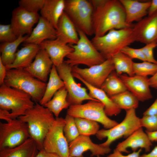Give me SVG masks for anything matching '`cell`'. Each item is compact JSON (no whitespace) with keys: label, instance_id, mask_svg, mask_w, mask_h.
<instances>
[{"label":"cell","instance_id":"cell-35","mask_svg":"<svg viewBox=\"0 0 157 157\" xmlns=\"http://www.w3.org/2000/svg\"><path fill=\"white\" fill-rule=\"evenodd\" d=\"M65 119V124L63 131L66 140L69 144L77 138L80 134L74 117L67 114Z\"/></svg>","mask_w":157,"mask_h":157},{"label":"cell","instance_id":"cell-12","mask_svg":"<svg viewBox=\"0 0 157 157\" xmlns=\"http://www.w3.org/2000/svg\"><path fill=\"white\" fill-rule=\"evenodd\" d=\"M56 67L67 91V100L69 106L81 104L85 100H98L90 97L85 88L81 87L80 84L76 82L72 74L71 67L64 61L61 65Z\"/></svg>","mask_w":157,"mask_h":157},{"label":"cell","instance_id":"cell-13","mask_svg":"<svg viewBox=\"0 0 157 157\" xmlns=\"http://www.w3.org/2000/svg\"><path fill=\"white\" fill-rule=\"evenodd\" d=\"M71 69L72 72L78 74L86 82L99 88L110 74L115 70L111 58L88 68H82L76 66L72 67Z\"/></svg>","mask_w":157,"mask_h":157},{"label":"cell","instance_id":"cell-5","mask_svg":"<svg viewBox=\"0 0 157 157\" xmlns=\"http://www.w3.org/2000/svg\"><path fill=\"white\" fill-rule=\"evenodd\" d=\"M35 104L28 93L4 84L0 85V109L10 110L9 117L11 119H17L24 115Z\"/></svg>","mask_w":157,"mask_h":157},{"label":"cell","instance_id":"cell-29","mask_svg":"<svg viewBox=\"0 0 157 157\" xmlns=\"http://www.w3.org/2000/svg\"><path fill=\"white\" fill-rule=\"evenodd\" d=\"M27 37L20 36L13 41L2 42L1 44L0 59L6 67L9 66L13 63L15 58L18 47L22 43L24 42Z\"/></svg>","mask_w":157,"mask_h":157},{"label":"cell","instance_id":"cell-10","mask_svg":"<svg viewBox=\"0 0 157 157\" xmlns=\"http://www.w3.org/2000/svg\"><path fill=\"white\" fill-rule=\"evenodd\" d=\"M30 138L27 124L20 119L0 122V149L15 147Z\"/></svg>","mask_w":157,"mask_h":157},{"label":"cell","instance_id":"cell-32","mask_svg":"<svg viewBox=\"0 0 157 157\" xmlns=\"http://www.w3.org/2000/svg\"><path fill=\"white\" fill-rule=\"evenodd\" d=\"M115 70L119 76L125 73L129 76L135 75L133 70V62L132 59L121 52H118L111 58Z\"/></svg>","mask_w":157,"mask_h":157},{"label":"cell","instance_id":"cell-21","mask_svg":"<svg viewBox=\"0 0 157 157\" xmlns=\"http://www.w3.org/2000/svg\"><path fill=\"white\" fill-rule=\"evenodd\" d=\"M56 38V29L47 20L40 16L36 26L24 42L39 45L44 41Z\"/></svg>","mask_w":157,"mask_h":157},{"label":"cell","instance_id":"cell-18","mask_svg":"<svg viewBox=\"0 0 157 157\" xmlns=\"http://www.w3.org/2000/svg\"><path fill=\"white\" fill-rule=\"evenodd\" d=\"M152 145V142L147 134L141 127L134 132L123 141L119 143L115 149L121 153H128V150L131 148L133 151L139 149H143L145 152H149Z\"/></svg>","mask_w":157,"mask_h":157},{"label":"cell","instance_id":"cell-3","mask_svg":"<svg viewBox=\"0 0 157 157\" xmlns=\"http://www.w3.org/2000/svg\"><path fill=\"white\" fill-rule=\"evenodd\" d=\"M133 27L111 30L102 36H94L91 42L106 60L111 58L123 48L135 41Z\"/></svg>","mask_w":157,"mask_h":157},{"label":"cell","instance_id":"cell-24","mask_svg":"<svg viewBox=\"0 0 157 157\" xmlns=\"http://www.w3.org/2000/svg\"><path fill=\"white\" fill-rule=\"evenodd\" d=\"M56 30V38L66 44H76L78 41L79 38L77 29L64 12L60 19Z\"/></svg>","mask_w":157,"mask_h":157},{"label":"cell","instance_id":"cell-37","mask_svg":"<svg viewBox=\"0 0 157 157\" xmlns=\"http://www.w3.org/2000/svg\"><path fill=\"white\" fill-rule=\"evenodd\" d=\"M10 24L0 25V41L2 42H10L17 38Z\"/></svg>","mask_w":157,"mask_h":157},{"label":"cell","instance_id":"cell-22","mask_svg":"<svg viewBox=\"0 0 157 157\" xmlns=\"http://www.w3.org/2000/svg\"><path fill=\"white\" fill-rule=\"evenodd\" d=\"M119 1L125 11L126 22L129 25H133V22H138L148 15L151 1L143 2L137 0Z\"/></svg>","mask_w":157,"mask_h":157},{"label":"cell","instance_id":"cell-45","mask_svg":"<svg viewBox=\"0 0 157 157\" xmlns=\"http://www.w3.org/2000/svg\"><path fill=\"white\" fill-rule=\"evenodd\" d=\"M36 157H60L58 155L46 151L44 149L39 151Z\"/></svg>","mask_w":157,"mask_h":157},{"label":"cell","instance_id":"cell-8","mask_svg":"<svg viewBox=\"0 0 157 157\" xmlns=\"http://www.w3.org/2000/svg\"><path fill=\"white\" fill-rule=\"evenodd\" d=\"M141 127L140 118L136 115L135 109L126 110L125 117L120 123L109 129L99 130L96 135L99 140L106 138L104 142L100 144L104 147H110L115 140L122 138H126Z\"/></svg>","mask_w":157,"mask_h":157},{"label":"cell","instance_id":"cell-11","mask_svg":"<svg viewBox=\"0 0 157 157\" xmlns=\"http://www.w3.org/2000/svg\"><path fill=\"white\" fill-rule=\"evenodd\" d=\"M65 118L56 117L55 121L46 135L43 144V149L55 154L60 157H68L69 144L65 136L63 128Z\"/></svg>","mask_w":157,"mask_h":157},{"label":"cell","instance_id":"cell-47","mask_svg":"<svg viewBox=\"0 0 157 157\" xmlns=\"http://www.w3.org/2000/svg\"><path fill=\"white\" fill-rule=\"evenodd\" d=\"M10 112L7 110L0 109V119L4 120L6 122L10 121L11 119L9 117Z\"/></svg>","mask_w":157,"mask_h":157},{"label":"cell","instance_id":"cell-4","mask_svg":"<svg viewBox=\"0 0 157 157\" xmlns=\"http://www.w3.org/2000/svg\"><path fill=\"white\" fill-rule=\"evenodd\" d=\"M4 84L28 93L35 103H39L42 99L47 85L22 69L7 70Z\"/></svg>","mask_w":157,"mask_h":157},{"label":"cell","instance_id":"cell-30","mask_svg":"<svg viewBox=\"0 0 157 157\" xmlns=\"http://www.w3.org/2000/svg\"><path fill=\"white\" fill-rule=\"evenodd\" d=\"M68 92L65 86L59 89L52 98L44 106L48 108L56 117L62 110L68 108L69 105L67 101Z\"/></svg>","mask_w":157,"mask_h":157},{"label":"cell","instance_id":"cell-31","mask_svg":"<svg viewBox=\"0 0 157 157\" xmlns=\"http://www.w3.org/2000/svg\"><path fill=\"white\" fill-rule=\"evenodd\" d=\"M100 88L110 97L127 90L124 84L115 70L108 75Z\"/></svg>","mask_w":157,"mask_h":157},{"label":"cell","instance_id":"cell-17","mask_svg":"<svg viewBox=\"0 0 157 157\" xmlns=\"http://www.w3.org/2000/svg\"><path fill=\"white\" fill-rule=\"evenodd\" d=\"M119 76L127 90L133 94L139 101L144 102L153 98L148 77L135 75L129 76L125 74Z\"/></svg>","mask_w":157,"mask_h":157},{"label":"cell","instance_id":"cell-36","mask_svg":"<svg viewBox=\"0 0 157 157\" xmlns=\"http://www.w3.org/2000/svg\"><path fill=\"white\" fill-rule=\"evenodd\" d=\"M133 70L135 75L144 77L154 75L157 71V64L147 61L133 63Z\"/></svg>","mask_w":157,"mask_h":157},{"label":"cell","instance_id":"cell-19","mask_svg":"<svg viewBox=\"0 0 157 157\" xmlns=\"http://www.w3.org/2000/svg\"><path fill=\"white\" fill-rule=\"evenodd\" d=\"M39 46L40 49L45 51L56 67L61 65L64 61V58L74 50L70 45L57 38L44 41Z\"/></svg>","mask_w":157,"mask_h":157},{"label":"cell","instance_id":"cell-44","mask_svg":"<svg viewBox=\"0 0 157 157\" xmlns=\"http://www.w3.org/2000/svg\"><path fill=\"white\" fill-rule=\"evenodd\" d=\"M7 69L6 66L4 65L1 60L0 59V85L4 84L6 77Z\"/></svg>","mask_w":157,"mask_h":157},{"label":"cell","instance_id":"cell-1","mask_svg":"<svg viewBox=\"0 0 157 157\" xmlns=\"http://www.w3.org/2000/svg\"><path fill=\"white\" fill-rule=\"evenodd\" d=\"M94 10L92 25L94 36H102L113 29L133 27L126 22L124 8L117 0H91Z\"/></svg>","mask_w":157,"mask_h":157},{"label":"cell","instance_id":"cell-28","mask_svg":"<svg viewBox=\"0 0 157 157\" xmlns=\"http://www.w3.org/2000/svg\"><path fill=\"white\" fill-rule=\"evenodd\" d=\"M64 86V83L60 78L56 67L53 65L49 74L44 93L39 103L44 106L52 98L59 89Z\"/></svg>","mask_w":157,"mask_h":157},{"label":"cell","instance_id":"cell-16","mask_svg":"<svg viewBox=\"0 0 157 157\" xmlns=\"http://www.w3.org/2000/svg\"><path fill=\"white\" fill-rule=\"evenodd\" d=\"M69 156L72 157H83V153L90 150L91 156H103L109 153L110 147H104L100 144L93 143L90 136L79 135L69 144Z\"/></svg>","mask_w":157,"mask_h":157},{"label":"cell","instance_id":"cell-6","mask_svg":"<svg viewBox=\"0 0 157 157\" xmlns=\"http://www.w3.org/2000/svg\"><path fill=\"white\" fill-rule=\"evenodd\" d=\"M79 40L76 44L70 45L73 51L66 57L64 62L72 67L79 65H84L89 67L100 64L106 60L97 50L88 38L87 35L82 31L77 30Z\"/></svg>","mask_w":157,"mask_h":157},{"label":"cell","instance_id":"cell-50","mask_svg":"<svg viewBox=\"0 0 157 157\" xmlns=\"http://www.w3.org/2000/svg\"><path fill=\"white\" fill-rule=\"evenodd\" d=\"M145 132L152 142H157V131L152 132Z\"/></svg>","mask_w":157,"mask_h":157},{"label":"cell","instance_id":"cell-46","mask_svg":"<svg viewBox=\"0 0 157 157\" xmlns=\"http://www.w3.org/2000/svg\"><path fill=\"white\" fill-rule=\"evenodd\" d=\"M157 12V0L151 1L150 6L148 10V15H151Z\"/></svg>","mask_w":157,"mask_h":157},{"label":"cell","instance_id":"cell-38","mask_svg":"<svg viewBox=\"0 0 157 157\" xmlns=\"http://www.w3.org/2000/svg\"><path fill=\"white\" fill-rule=\"evenodd\" d=\"M141 127H144L147 132H152L157 131V114L143 115L140 118Z\"/></svg>","mask_w":157,"mask_h":157},{"label":"cell","instance_id":"cell-20","mask_svg":"<svg viewBox=\"0 0 157 157\" xmlns=\"http://www.w3.org/2000/svg\"><path fill=\"white\" fill-rule=\"evenodd\" d=\"M53 65L45 51L40 49L34 60L24 69L35 78L46 83Z\"/></svg>","mask_w":157,"mask_h":157},{"label":"cell","instance_id":"cell-51","mask_svg":"<svg viewBox=\"0 0 157 157\" xmlns=\"http://www.w3.org/2000/svg\"><path fill=\"white\" fill-rule=\"evenodd\" d=\"M97 157H101L100 156H97Z\"/></svg>","mask_w":157,"mask_h":157},{"label":"cell","instance_id":"cell-15","mask_svg":"<svg viewBox=\"0 0 157 157\" xmlns=\"http://www.w3.org/2000/svg\"><path fill=\"white\" fill-rule=\"evenodd\" d=\"M135 41L146 44L157 43V12L148 15L133 27Z\"/></svg>","mask_w":157,"mask_h":157},{"label":"cell","instance_id":"cell-42","mask_svg":"<svg viewBox=\"0 0 157 157\" xmlns=\"http://www.w3.org/2000/svg\"><path fill=\"white\" fill-rule=\"evenodd\" d=\"M142 151V149H139L136 151H133L126 155H124L121 152L115 149L113 152L108 155L107 157H140V154Z\"/></svg>","mask_w":157,"mask_h":157},{"label":"cell","instance_id":"cell-40","mask_svg":"<svg viewBox=\"0 0 157 157\" xmlns=\"http://www.w3.org/2000/svg\"><path fill=\"white\" fill-rule=\"evenodd\" d=\"M120 51L132 59L136 58L143 61H147L144 54L140 48L134 49L127 46L123 48Z\"/></svg>","mask_w":157,"mask_h":157},{"label":"cell","instance_id":"cell-41","mask_svg":"<svg viewBox=\"0 0 157 157\" xmlns=\"http://www.w3.org/2000/svg\"><path fill=\"white\" fill-rule=\"evenodd\" d=\"M157 47V43H151L146 44L143 47L140 48L144 54L147 61L157 64V60L154 56L153 51Z\"/></svg>","mask_w":157,"mask_h":157},{"label":"cell","instance_id":"cell-14","mask_svg":"<svg viewBox=\"0 0 157 157\" xmlns=\"http://www.w3.org/2000/svg\"><path fill=\"white\" fill-rule=\"evenodd\" d=\"M40 17L38 13L29 11L19 6L13 11L10 24L17 37L30 34L33 26L38 22Z\"/></svg>","mask_w":157,"mask_h":157},{"label":"cell","instance_id":"cell-43","mask_svg":"<svg viewBox=\"0 0 157 157\" xmlns=\"http://www.w3.org/2000/svg\"><path fill=\"white\" fill-rule=\"evenodd\" d=\"M157 114V97L153 103L143 113V115Z\"/></svg>","mask_w":157,"mask_h":157},{"label":"cell","instance_id":"cell-34","mask_svg":"<svg viewBox=\"0 0 157 157\" xmlns=\"http://www.w3.org/2000/svg\"><path fill=\"white\" fill-rule=\"evenodd\" d=\"M75 121L80 135L90 136L96 135L99 130L98 123L85 118H74Z\"/></svg>","mask_w":157,"mask_h":157},{"label":"cell","instance_id":"cell-33","mask_svg":"<svg viewBox=\"0 0 157 157\" xmlns=\"http://www.w3.org/2000/svg\"><path fill=\"white\" fill-rule=\"evenodd\" d=\"M110 98L121 110H127L132 109H135L139 105V101L128 90Z\"/></svg>","mask_w":157,"mask_h":157},{"label":"cell","instance_id":"cell-26","mask_svg":"<svg viewBox=\"0 0 157 157\" xmlns=\"http://www.w3.org/2000/svg\"><path fill=\"white\" fill-rule=\"evenodd\" d=\"M65 0H45L40 10L41 16L56 29L60 19L64 12Z\"/></svg>","mask_w":157,"mask_h":157},{"label":"cell","instance_id":"cell-49","mask_svg":"<svg viewBox=\"0 0 157 157\" xmlns=\"http://www.w3.org/2000/svg\"><path fill=\"white\" fill-rule=\"evenodd\" d=\"M140 157H157V146L148 153L143 154Z\"/></svg>","mask_w":157,"mask_h":157},{"label":"cell","instance_id":"cell-2","mask_svg":"<svg viewBox=\"0 0 157 157\" xmlns=\"http://www.w3.org/2000/svg\"><path fill=\"white\" fill-rule=\"evenodd\" d=\"M18 119L28 125L30 138L36 142L39 151L43 149L44 139L54 124L56 118L47 108L39 103Z\"/></svg>","mask_w":157,"mask_h":157},{"label":"cell","instance_id":"cell-25","mask_svg":"<svg viewBox=\"0 0 157 157\" xmlns=\"http://www.w3.org/2000/svg\"><path fill=\"white\" fill-rule=\"evenodd\" d=\"M40 49L39 45L32 43L26 44L16 52L13 63L6 67L7 69L26 68L33 61Z\"/></svg>","mask_w":157,"mask_h":157},{"label":"cell","instance_id":"cell-52","mask_svg":"<svg viewBox=\"0 0 157 157\" xmlns=\"http://www.w3.org/2000/svg\"><path fill=\"white\" fill-rule=\"evenodd\" d=\"M68 157H72L71 156H69Z\"/></svg>","mask_w":157,"mask_h":157},{"label":"cell","instance_id":"cell-9","mask_svg":"<svg viewBox=\"0 0 157 157\" xmlns=\"http://www.w3.org/2000/svg\"><path fill=\"white\" fill-rule=\"evenodd\" d=\"M67 114L74 118L79 117L101 124L105 129H110L118 123L110 118L106 114L104 105L99 100H89L84 104L70 106Z\"/></svg>","mask_w":157,"mask_h":157},{"label":"cell","instance_id":"cell-7","mask_svg":"<svg viewBox=\"0 0 157 157\" xmlns=\"http://www.w3.org/2000/svg\"><path fill=\"white\" fill-rule=\"evenodd\" d=\"M93 6L90 1L66 0L64 12L72 22L77 30L87 35L94 34L92 25Z\"/></svg>","mask_w":157,"mask_h":157},{"label":"cell","instance_id":"cell-48","mask_svg":"<svg viewBox=\"0 0 157 157\" xmlns=\"http://www.w3.org/2000/svg\"><path fill=\"white\" fill-rule=\"evenodd\" d=\"M151 87L157 89V71L156 73L149 78Z\"/></svg>","mask_w":157,"mask_h":157},{"label":"cell","instance_id":"cell-39","mask_svg":"<svg viewBox=\"0 0 157 157\" xmlns=\"http://www.w3.org/2000/svg\"><path fill=\"white\" fill-rule=\"evenodd\" d=\"M45 0H21L19 1V5L29 11L38 13L43 7Z\"/></svg>","mask_w":157,"mask_h":157},{"label":"cell","instance_id":"cell-27","mask_svg":"<svg viewBox=\"0 0 157 157\" xmlns=\"http://www.w3.org/2000/svg\"><path fill=\"white\" fill-rule=\"evenodd\" d=\"M39 151L35 141L30 138L15 147L0 149V157H36Z\"/></svg>","mask_w":157,"mask_h":157},{"label":"cell","instance_id":"cell-23","mask_svg":"<svg viewBox=\"0 0 157 157\" xmlns=\"http://www.w3.org/2000/svg\"><path fill=\"white\" fill-rule=\"evenodd\" d=\"M74 77L81 81L89 91V94L92 98L101 102L104 106L105 112L108 116H116L121 110L112 101L105 92L100 88L94 87L83 80L77 74L72 72Z\"/></svg>","mask_w":157,"mask_h":157}]
</instances>
